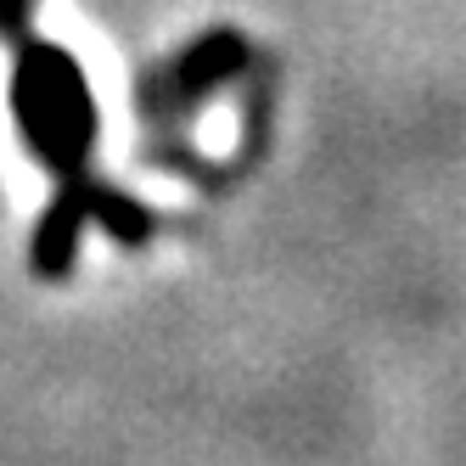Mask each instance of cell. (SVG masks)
<instances>
[{
    "mask_svg": "<svg viewBox=\"0 0 466 466\" xmlns=\"http://www.w3.org/2000/svg\"><path fill=\"white\" fill-rule=\"evenodd\" d=\"M248 40L237 35V28H208V35H197L186 51H175L169 56V68H163L152 85H147V96H152V107L169 118V113H186V107H197L203 96H214L219 85H230L242 68H248Z\"/></svg>",
    "mask_w": 466,
    "mask_h": 466,
    "instance_id": "2",
    "label": "cell"
},
{
    "mask_svg": "<svg viewBox=\"0 0 466 466\" xmlns=\"http://www.w3.org/2000/svg\"><path fill=\"white\" fill-rule=\"evenodd\" d=\"M23 6L28 0H0V35H23Z\"/></svg>",
    "mask_w": 466,
    "mask_h": 466,
    "instance_id": "5",
    "label": "cell"
},
{
    "mask_svg": "<svg viewBox=\"0 0 466 466\" xmlns=\"http://www.w3.org/2000/svg\"><path fill=\"white\" fill-rule=\"evenodd\" d=\"M90 219L102 225L107 237H118L124 248H147V242H152V225H157L147 203H136L129 191L96 180V175H90Z\"/></svg>",
    "mask_w": 466,
    "mask_h": 466,
    "instance_id": "4",
    "label": "cell"
},
{
    "mask_svg": "<svg viewBox=\"0 0 466 466\" xmlns=\"http://www.w3.org/2000/svg\"><path fill=\"white\" fill-rule=\"evenodd\" d=\"M85 225H90V169L56 175V191L35 219V237H28V270L40 281H62L79 258Z\"/></svg>",
    "mask_w": 466,
    "mask_h": 466,
    "instance_id": "3",
    "label": "cell"
},
{
    "mask_svg": "<svg viewBox=\"0 0 466 466\" xmlns=\"http://www.w3.org/2000/svg\"><path fill=\"white\" fill-rule=\"evenodd\" d=\"M12 118L23 147L46 163L51 175L85 169V157L102 141V113H96V90L79 68L74 51L51 40H23L12 62Z\"/></svg>",
    "mask_w": 466,
    "mask_h": 466,
    "instance_id": "1",
    "label": "cell"
}]
</instances>
